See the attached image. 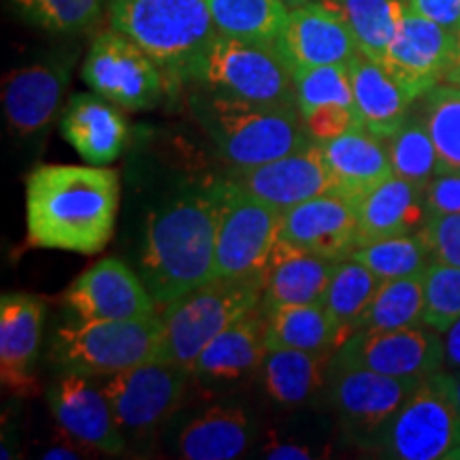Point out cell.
<instances>
[{"mask_svg": "<svg viewBox=\"0 0 460 460\" xmlns=\"http://www.w3.org/2000/svg\"><path fill=\"white\" fill-rule=\"evenodd\" d=\"M422 119L439 156V175L460 172V88L437 84L422 96Z\"/></svg>", "mask_w": 460, "mask_h": 460, "instance_id": "cell-36", "label": "cell"}, {"mask_svg": "<svg viewBox=\"0 0 460 460\" xmlns=\"http://www.w3.org/2000/svg\"><path fill=\"white\" fill-rule=\"evenodd\" d=\"M256 437L254 420L239 407L216 405L199 413L177 435V454L188 460H233Z\"/></svg>", "mask_w": 460, "mask_h": 460, "instance_id": "cell-28", "label": "cell"}, {"mask_svg": "<svg viewBox=\"0 0 460 460\" xmlns=\"http://www.w3.org/2000/svg\"><path fill=\"white\" fill-rule=\"evenodd\" d=\"M454 60L456 32L405 7L382 65L418 101L444 82Z\"/></svg>", "mask_w": 460, "mask_h": 460, "instance_id": "cell-13", "label": "cell"}, {"mask_svg": "<svg viewBox=\"0 0 460 460\" xmlns=\"http://www.w3.org/2000/svg\"><path fill=\"white\" fill-rule=\"evenodd\" d=\"M269 352V312L261 303L222 331L199 356L192 376L241 379L261 369Z\"/></svg>", "mask_w": 460, "mask_h": 460, "instance_id": "cell-25", "label": "cell"}, {"mask_svg": "<svg viewBox=\"0 0 460 460\" xmlns=\"http://www.w3.org/2000/svg\"><path fill=\"white\" fill-rule=\"evenodd\" d=\"M122 107L101 94H75L60 119L62 137L85 163L105 166L119 158L128 143V122Z\"/></svg>", "mask_w": 460, "mask_h": 460, "instance_id": "cell-22", "label": "cell"}, {"mask_svg": "<svg viewBox=\"0 0 460 460\" xmlns=\"http://www.w3.org/2000/svg\"><path fill=\"white\" fill-rule=\"evenodd\" d=\"M109 20L163 68L169 92L197 82L217 37L205 0H109Z\"/></svg>", "mask_w": 460, "mask_h": 460, "instance_id": "cell-3", "label": "cell"}, {"mask_svg": "<svg viewBox=\"0 0 460 460\" xmlns=\"http://www.w3.org/2000/svg\"><path fill=\"white\" fill-rule=\"evenodd\" d=\"M456 60H460V28L456 32Z\"/></svg>", "mask_w": 460, "mask_h": 460, "instance_id": "cell-51", "label": "cell"}, {"mask_svg": "<svg viewBox=\"0 0 460 460\" xmlns=\"http://www.w3.org/2000/svg\"><path fill=\"white\" fill-rule=\"evenodd\" d=\"M51 416L75 441L102 454H122L126 437L118 427L105 388L96 377L62 373L48 393Z\"/></svg>", "mask_w": 460, "mask_h": 460, "instance_id": "cell-17", "label": "cell"}, {"mask_svg": "<svg viewBox=\"0 0 460 460\" xmlns=\"http://www.w3.org/2000/svg\"><path fill=\"white\" fill-rule=\"evenodd\" d=\"M217 216V181L149 211L139 275L160 309L216 278Z\"/></svg>", "mask_w": 460, "mask_h": 460, "instance_id": "cell-2", "label": "cell"}, {"mask_svg": "<svg viewBox=\"0 0 460 460\" xmlns=\"http://www.w3.org/2000/svg\"><path fill=\"white\" fill-rule=\"evenodd\" d=\"M264 456L273 460H309L314 458V454L309 447L298 446V444H281V441H273L264 447Z\"/></svg>", "mask_w": 460, "mask_h": 460, "instance_id": "cell-46", "label": "cell"}, {"mask_svg": "<svg viewBox=\"0 0 460 460\" xmlns=\"http://www.w3.org/2000/svg\"><path fill=\"white\" fill-rule=\"evenodd\" d=\"M444 349H446V367L460 369V320L454 322L444 332Z\"/></svg>", "mask_w": 460, "mask_h": 460, "instance_id": "cell-47", "label": "cell"}, {"mask_svg": "<svg viewBox=\"0 0 460 460\" xmlns=\"http://www.w3.org/2000/svg\"><path fill=\"white\" fill-rule=\"evenodd\" d=\"M444 379H446V386L450 390L454 402L458 405L460 410V369L456 373H444Z\"/></svg>", "mask_w": 460, "mask_h": 460, "instance_id": "cell-48", "label": "cell"}, {"mask_svg": "<svg viewBox=\"0 0 460 460\" xmlns=\"http://www.w3.org/2000/svg\"><path fill=\"white\" fill-rule=\"evenodd\" d=\"M43 322V298L26 292H9L0 298V379L11 394H39L37 362Z\"/></svg>", "mask_w": 460, "mask_h": 460, "instance_id": "cell-21", "label": "cell"}, {"mask_svg": "<svg viewBox=\"0 0 460 460\" xmlns=\"http://www.w3.org/2000/svg\"><path fill=\"white\" fill-rule=\"evenodd\" d=\"M194 111L233 169L271 163L314 143L298 107L258 105L205 90Z\"/></svg>", "mask_w": 460, "mask_h": 460, "instance_id": "cell-4", "label": "cell"}, {"mask_svg": "<svg viewBox=\"0 0 460 460\" xmlns=\"http://www.w3.org/2000/svg\"><path fill=\"white\" fill-rule=\"evenodd\" d=\"M335 352H305V349H269L264 356L262 386L279 405H301L324 386Z\"/></svg>", "mask_w": 460, "mask_h": 460, "instance_id": "cell-29", "label": "cell"}, {"mask_svg": "<svg viewBox=\"0 0 460 460\" xmlns=\"http://www.w3.org/2000/svg\"><path fill=\"white\" fill-rule=\"evenodd\" d=\"M352 258L371 269L379 279H399L424 275L435 262L433 252L422 233L399 234L356 247Z\"/></svg>", "mask_w": 460, "mask_h": 460, "instance_id": "cell-35", "label": "cell"}, {"mask_svg": "<svg viewBox=\"0 0 460 460\" xmlns=\"http://www.w3.org/2000/svg\"><path fill=\"white\" fill-rule=\"evenodd\" d=\"M407 7L429 17L437 24L458 32L460 28V0H407Z\"/></svg>", "mask_w": 460, "mask_h": 460, "instance_id": "cell-44", "label": "cell"}, {"mask_svg": "<svg viewBox=\"0 0 460 460\" xmlns=\"http://www.w3.org/2000/svg\"><path fill=\"white\" fill-rule=\"evenodd\" d=\"M341 11L360 54L382 65L393 43L407 0H329Z\"/></svg>", "mask_w": 460, "mask_h": 460, "instance_id": "cell-33", "label": "cell"}, {"mask_svg": "<svg viewBox=\"0 0 460 460\" xmlns=\"http://www.w3.org/2000/svg\"><path fill=\"white\" fill-rule=\"evenodd\" d=\"M358 207V247L373 241L422 233L430 220L427 207V188L388 177L371 192L356 200Z\"/></svg>", "mask_w": 460, "mask_h": 460, "instance_id": "cell-23", "label": "cell"}, {"mask_svg": "<svg viewBox=\"0 0 460 460\" xmlns=\"http://www.w3.org/2000/svg\"><path fill=\"white\" fill-rule=\"evenodd\" d=\"M331 399L352 435H382L422 379L390 377L356 367H331Z\"/></svg>", "mask_w": 460, "mask_h": 460, "instance_id": "cell-15", "label": "cell"}, {"mask_svg": "<svg viewBox=\"0 0 460 460\" xmlns=\"http://www.w3.org/2000/svg\"><path fill=\"white\" fill-rule=\"evenodd\" d=\"M335 192L358 200L394 175L388 141L365 126L320 143Z\"/></svg>", "mask_w": 460, "mask_h": 460, "instance_id": "cell-24", "label": "cell"}, {"mask_svg": "<svg viewBox=\"0 0 460 460\" xmlns=\"http://www.w3.org/2000/svg\"><path fill=\"white\" fill-rule=\"evenodd\" d=\"M303 119L312 139L318 143L337 139V137L345 135V132L365 126L360 119L358 109L348 105L318 107L307 115H303Z\"/></svg>", "mask_w": 460, "mask_h": 460, "instance_id": "cell-41", "label": "cell"}, {"mask_svg": "<svg viewBox=\"0 0 460 460\" xmlns=\"http://www.w3.org/2000/svg\"><path fill=\"white\" fill-rule=\"evenodd\" d=\"M331 367H356L390 377L427 379L446 367L444 337L427 324L393 331H356L339 345Z\"/></svg>", "mask_w": 460, "mask_h": 460, "instance_id": "cell-12", "label": "cell"}, {"mask_svg": "<svg viewBox=\"0 0 460 460\" xmlns=\"http://www.w3.org/2000/svg\"><path fill=\"white\" fill-rule=\"evenodd\" d=\"M65 305L77 320H139L160 315L146 281L119 258H102L65 292Z\"/></svg>", "mask_w": 460, "mask_h": 460, "instance_id": "cell-14", "label": "cell"}, {"mask_svg": "<svg viewBox=\"0 0 460 460\" xmlns=\"http://www.w3.org/2000/svg\"><path fill=\"white\" fill-rule=\"evenodd\" d=\"M460 320V267L435 261L424 273V324L446 332Z\"/></svg>", "mask_w": 460, "mask_h": 460, "instance_id": "cell-40", "label": "cell"}, {"mask_svg": "<svg viewBox=\"0 0 460 460\" xmlns=\"http://www.w3.org/2000/svg\"><path fill=\"white\" fill-rule=\"evenodd\" d=\"M275 45L290 68L348 65L358 54L352 28L329 0L290 9L284 32Z\"/></svg>", "mask_w": 460, "mask_h": 460, "instance_id": "cell-20", "label": "cell"}, {"mask_svg": "<svg viewBox=\"0 0 460 460\" xmlns=\"http://www.w3.org/2000/svg\"><path fill=\"white\" fill-rule=\"evenodd\" d=\"M335 269V261L278 241L262 271V305L273 309L279 305L322 303Z\"/></svg>", "mask_w": 460, "mask_h": 460, "instance_id": "cell-26", "label": "cell"}, {"mask_svg": "<svg viewBox=\"0 0 460 460\" xmlns=\"http://www.w3.org/2000/svg\"><path fill=\"white\" fill-rule=\"evenodd\" d=\"M281 243L341 262L358 247V207L339 192L298 203L281 214Z\"/></svg>", "mask_w": 460, "mask_h": 460, "instance_id": "cell-16", "label": "cell"}, {"mask_svg": "<svg viewBox=\"0 0 460 460\" xmlns=\"http://www.w3.org/2000/svg\"><path fill=\"white\" fill-rule=\"evenodd\" d=\"M379 284L382 279L356 258L349 256L337 262L331 284L322 296V305L337 324V329L341 331L343 341L358 329L362 314L367 312L376 296Z\"/></svg>", "mask_w": 460, "mask_h": 460, "instance_id": "cell-32", "label": "cell"}, {"mask_svg": "<svg viewBox=\"0 0 460 460\" xmlns=\"http://www.w3.org/2000/svg\"><path fill=\"white\" fill-rule=\"evenodd\" d=\"M220 186L216 278L261 275L279 239L281 211L228 180Z\"/></svg>", "mask_w": 460, "mask_h": 460, "instance_id": "cell-10", "label": "cell"}, {"mask_svg": "<svg viewBox=\"0 0 460 460\" xmlns=\"http://www.w3.org/2000/svg\"><path fill=\"white\" fill-rule=\"evenodd\" d=\"M427 207L430 217L460 214V172H444L427 186Z\"/></svg>", "mask_w": 460, "mask_h": 460, "instance_id": "cell-43", "label": "cell"}, {"mask_svg": "<svg viewBox=\"0 0 460 460\" xmlns=\"http://www.w3.org/2000/svg\"><path fill=\"white\" fill-rule=\"evenodd\" d=\"M388 456L401 460L460 458V410L446 386L444 371L418 384L382 433Z\"/></svg>", "mask_w": 460, "mask_h": 460, "instance_id": "cell-8", "label": "cell"}, {"mask_svg": "<svg viewBox=\"0 0 460 460\" xmlns=\"http://www.w3.org/2000/svg\"><path fill=\"white\" fill-rule=\"evenodd\" d=\"M444 84H452V85H458V88H460V60H454V65L447 68Z\"/></svg>", "mask_w": 460, "mask_h": 460, "instance_id": "cell-49", "label": "cell"}, {"mask_svg": "<svg viewBox=\"0 0 460 460\" xmlns=\"http://www.w3.org/2000/svg\"><path fill=\"white\" fill-rule=\"evenodd\" d=\"M290 71L295 79L296 105L301 115L326 105L356 107L348 65L295 66Z\"/></svg>", "mask_w": 460, "mask_h": 460, "instance_id": "cell-39", "label": "cell"}, {"mask_svg": "<svg viewBox=\"0 0 460 460\" xmlns=\"http://www.w3.org/2000/svg\"><path fill=\"white\" fill-rule=\"evenodd\" d=\"M82 77L92 92L126 111L154 109L169 92L163 68L113 26L92 39Z\"/></svg>", "mask_w": 460, "mask_h": 460, "instance_id": "cell-9", "label": "cell"}, {"mask_svg": "<svg viewBox=\"0 0 460 460\" xmlns=\"http://www.w3.org/2000/svg\"><path fill=\"white\" fill-rule=\"evenodd\" d=\"M420 324H424V275H413L382 281L356 331H393Z\"/></svg>", "mask_w": 460, "mask_h": 460, "instance_id": "cell-34", "label": "cell"}, {"mask_svg": "<svg viewBox=\"0 0 460 460\" xmlns=\"http://www.w3.org/2000/svg\"><path fill=\"white\" fill-rule=\"evenodd\" d=\"M85 446H82L79 444V441H75L71 435H66L65 430L60 429V439L56 441V444H51L48 450L43 452V458H48V460H65V458H68V460H73V458H79L82 456V452L79 450H84Z\"/></svg>", "mask_w": 460, "mask_h": 460, "instance_id": "cell-45", "label": "cell"}, {"mask_svg": "<svg viewBox=\"0 0 460 460\" xmlns=\"http://www.w3.org/2000/svg\"><path fill=\"white\" fill-rule=\"evenodd\" d=\"M281 3H284L288 9H296V7H303V4L315 3V0H281Z\"/></svg>", "mask_w": 460, "mask_h": 460, "instance_id": "cell-50", "label": "cell"}, {"mask_svg": "<svg viewBox=\"0 0 460 460\" xmlns=\"http://www.w3.org/2000/svg\"><path fill=\"white\" fill-rule=\"evenodd\" d=\"M220 34L258 43H278L290 9L281 0H205Z\"/></svg>", "mask_w": 460, "mask_h": 460, "instance_id": "cell-31", "label": "cell"}, {"mask_svg": "<svg viewBox=\"0 0 460 460\" xmlns=\"http://www.w3.org/2000/svg\"><path fill=\"white\" fill-rule=\"evenodd\" d=\"M119 172L105 166L41 164L26 180L28 243L94 256L113 237Z\"/></svg>", "mask_w": 460, "mask_h": 460, "instance_id": "cell-1", "label": "cell"}, {"mask_svg": "<svg viewBox=\"0 0 460 460\" xmlns=\"http://www.w3.org/2000/svg\"><path fill=\"white\" fill-rule=\"evenodd\" d=\"M262 273L245 278H214L175 303L166 305L160 314L164 326L160 360L192 371L207 345L241 315L262 303Z\"/></svg>", "mask_w": 460, "mask_h": 460, "instance_id": "cell-5", "label": "cell"}, {"mask_svg": "<svg viewBox=\"0 0 460 460\" xmlns=\"http://www.w3.org/2000/svg\"><path fill=\"white\" fill-rule=\"evenodd\" d=\"M28 24L48 32L88 31L101 20L109 0H11Z\"/></svg>", "mask_w": 460, "mask_h": 460, "instance_id": "cell-38", "label": "cell"}, {"mask_svg": "<svg viewBox=\"0 0 460 460\" xmlns=\"http://www.w3.org/2000/svg\"><path fill=\"white\" fill-rule=\"evenodd\" d=\"M386 141L394 175L424 188L439 175V156L422 115H407L401 128Z\"/></svg>", "mask_w": 460, "mask_h": 460, "instance_id": "cell-37", "label": "cell"}, {"mask_svg": "<svg viewBox=\"0 0 460 460\" xmlns=\"http://www.w3.org/2000/svg\"><path fill=\"white\" fill-rule=\"evenodd\" d=\"M194 84L228 99L298 107L292 71L275 43L245 41L217 32Z\"/></svg>", "mask_w": 460, "mask_h": 460, "instance_id": "cell-7", "label": "cell"}, {"mask_svg": "<svg viewBox=\"0 0 460 460\" xmlns=\"http://www.w3.org/2000/svg\"><path fill=\"white\" fill-rule=\"evenodd\" d=\"M422 237L427 239L435 261L460 267V214L433 216L422 228Z\"/></svg>", "mask_w": 460, "mask_h": 460, "instance_id": "cell-42", "label": "cell"}, {"mask_svg": "<svg viewBox=\"0 0 460 460\" xmlns=\"http://www.w3.org/2000/svg\"><path fill=\"white\" fill-rule=\"evenodd\" d=\"M163 335L160 315L139 320H79L54 332L49 358L62 373L107 377L160 360Z\"/></svg>", "mask_w": 460, "mask_h": 460, "instance_id": "cell-6", "label": "cell"}, {"mask_svg": "<svg viewBox=\"0 0 460 460\" xmlns=\"http://www.w3.org/2000/svg\"><path fill=\"white\" fill-rule=\"evenodd\" d=\"M190 376L186 367L164 360L107 376L102 388L124 437H149L166 422L186 399Z\"/></svg>", "mask_w": 460, "mask_h": 460, "instance_id": "cell-11", "label": "cell"}, {"mask_svg": "<svg viewBox=\"0 0 460 460\" xmlns=\"http://www.w3.org/2000/svg\"><path fill=\"white\" fill-rule=\"evenodd\" d=\"M228 180L252 197L273 205L281 214L320 194L335 192V183L318 141L271 163L233 169Z\"/></svg>", "mask_w": 460, "mask_h": 460, "instance_id": "cell-18", "label": "cell"}, {"mask_svg": "<svg viewBox=\"0 0 460 460\" xmlns=\"http://www.w3.org/2000/svg\"><path fill=\"white\" fill-rule=\"evenodd\" d=\"M73 66L75 56H56L4 75L3 111L9 128L24 137L48 128L60 111Z\"/></svg>", "mask_w": 460, "mask_h": 460, "instance_id": "cell-19", "label": "cell"}, {"mask_svg": "<svg viewBox=\"0 0 460 460\" xmlns=\"http://www.w3.org/2000/svg\"><path fill=\"white\" fill-rule=\"evenodd\" d=\"M267 309V307H264ZM269 312V349H305L337 352L343 343L341 331L322 303L279 305Z\"/></svg>", "mask_w": 460, "mask_h": 460, "instance_id": "cell-30", "label": "cell"}, {"mask_svg": "<svg viewBox=\"0 0 460 460\" xmlns=\"http://www.w3.org/2000/svg\"><path fill=\"white\" fill-rule=\"evenodd\" d=\"M354 101L365 128L377 137H393L410 115L413 96L390 75L384 65L365 54H356L348 62Z\"/></svg>", "mask_w": 460, "mask_h": 460, "instance_id": "cell-27", "label": "cell"}]
</instances>
